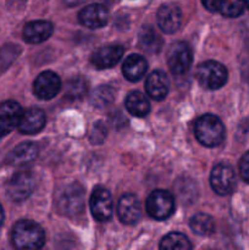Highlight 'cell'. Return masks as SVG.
<instances>
[{
	"label": "cell",
	"instance_id": "e0dca14e",
	"mask_svg": "<svg viewBox=\"0 0 249 250\" xmlns=\"http://www.w3.org/2000/svg\"><path fill=\"white\" fill-rule=\"evenodd\" d=\"M46 122V116L43 110L31 107L22 114L19 124V131L24 134H34L44 128Z\"/></svg>",
	"mask_w": 249,
	"mask_h": 250
},
{
	"label": "cell",
	"instance_id": "83f0119b",
	"mask_svg": "<svg viewBox=\"0 0 249 250\" xmlns=\"http://www.w3.org/2000/svg\"><path fill=\"white\" fill-rule=\"evenodd\" d=\"M106 133L107 128L104 122H97V124H94L92 132H90V142L93 144H102L106 138Z\"/></svg>",
	"mask_w": 249,
	"mask_h": 250
},
{
	"label": "cell",
	"instance_id": "ac0fdd59",
	"mask_svg": "<svg viewBox=\"0 0 249 250\" xmlns=\"http://www.w3.org/2000/svg\"><path fill=\"white\" fill-rule=\"evenodd\" d=\"M168 88H170V81L163 71H154L145 81L146 94L151 99L158 102L165 99L168 93Z\"/></svg>",
	"mask_w": 249,
	"mask_h": 250
},
{
	"label": "cell",
	"instance_id": "5bb4252c",
	"mask_svg": "<svg viewBox=\"0 0 249 250\" xmlns=\"http://www.w3.org/2000/svg\"><path fill=\"white\" fill-rule=\"evenodd\" d=\"M80 22L87 28H102L109 21V12L106 7L100 4H92L85 6L80 12Z\"/></svg>",
	"mask_w": 249,
	"mask_h": 250
},
{
	"label": "cell",
	"instance_id": "9c48e42d",
	"mask_svg": "<svg viewBox=\"0 0 249 250\" xmlns=\"http://www.w3.org/2000/svg\"><path fill=\"white\" fill-rule=\"evenodd\" d=\"M90 211L97 221H106L111 217L112 209H114V202L112 197L107 189L104 187H97L93 190L90 197Z\"/></svg>",
	"mask_w": 249,
	"mask_h": 250
},
{
	"label": "cell",
	"instance_id": "836d02e7",
	"mask_svg": "<svg viewBox=\"0 0 249 250\" xmlns=\"http://www.w3.org/2000/svg\"><path fill=\"white\" fill-rule=\"evenodd\" d=\"M4 219H5V216H4V210H2L1 205H0V226H1L2 222H4Z\"/></svg>",
	"mask_w": 249,
	"mask_h": 250
},
{
	"label": "cell",
	"instance_id": "d6986e66",
	"mask_svg": "<svg viewBox=\"0 0 249 250\" xmlns=\"http://www.w3.org/2000/svg\"><path fill=\"white\" fill-rule=\"evenodd\" d=\"M54 27L48 21H32L24 26L23 38L27 43L38 44L50 38Z\"/></svg>",
	"mask_w": 249,
	"mask_h": 250
},
{
	"label": "cell",
	"instance_id": "52a82bcc",
	"mask_svg": "<svg viewBox=\"0 0 249 250\" xmlns=\"http://www.w3.org/2000/svg\"><path fill=\"white\" fill-rule=\"evenodd\" d=\"M36 187V180L33 175L27 171L17 172L12 176L6 185V192L10 199L16 203L24 202L33 193Z\"/></svg>",
	"mask_w": 249,
	"mask_h": 250
},
{
	"label": "cell",
	"instance_id": "603a6c76",
	"mask_svg": "<svg viewBox=\"0 0 249 250\" xmlns=\"http://www.w3.org/2000/svg\"><path fill=\"white\" fill-rule=\"evenodd\" d=\"M160 250H192V246L185 234L172 232L161 239Z\"/></svg>",
	"mask_w": 249,
	"mask_h": 250
},
{
	"label": "cell",
	"instance_id": "3957f363",
	"mask_svg": "<svg viewBox=\"0 0 249 250\" xmlns=\"http://www.w3.org/2000/svg\"><path fill=\"white\" fill-rule=\"evenodd\" d=\"M85 193L84 188L78 183H72L63 187L56 198V205L61 214L66 216H77L84 209Z\"/></svg>",
	"mask_w": 249,
	"mask_h": 250
},
{
	"label": "cell",
	"instance_id": "d4e9b609",
	"mask_svg": "<svg viewBox=\"0 0 249 250\" xmlns=\"http://www.w3.org/2000/svg\"><path fill=\"white\" fill-rule=\"evenodd\" d=\"M115 92L109 85H102L93 92L90 103L97 107H105L114 102Z\"/></svg>",
	"mask_w": 249,
	"mask_h": 250
},
{
	"label": "cell",
	"instance_id": "6da1fadb",
	"mask_svg": "<svg viewBox=\"0 0 249 250\" xmlns=\"http://www.w3.org/2000/svg\"><path fill=\"white\" fill-rule=\"evenodd\" d=\"M11 241L16 250H42L45 243V234L38 224L22 220L12 229Z\"/></svg>",
	"mask_w": 249,
	"mask_h": 250
},
{
	"label": "cell",
	"instance_id": "f1b7e54d",
	"mask_svg": "<svg viewBox=\"0 0 249 250\" xmlns=\"http://www.w3.org/2000/svg\"><path fill=\"white\" fill-rule=\"evenodd\" d=\"M19 54V46L6 45L0 50V56H4V60L0 61V66H9L16 59Z\"/></svg>",
	"mask_w": 249,
	"mask_h": 250
},
{
	"label": "cell",
	"instance_id": "4fadbf2b",
	"mask_svg": "<svg viewBox=\"0 0 249 250\" xmlns=\"http://www.w3.org/2000/svg\"><path fill=\"white\" fill-rule=\"evenodd\" d=\"M182 23V12L175 4H165L158 11V24L165 33L171 34L178 31Z\"/></svg>",
	"mask_w": 249,
	"mask_h": 250
},
{
	"label": "cell",
	"instance_id": "ffe728a7",
	"mask_svg": "<svg viewBox=\"0 0 249 250\" xmlns=\"http://www.w3.org/2000/svg\"><path fill=\"white\" fill-rule=\"evenodd\" d=\"M146 67H148V63L143 56L138 55V54H132L124 60L122 72L127 80L131 82H137L144 77Z\"/></svg>",
	"mask_w": 249,
	"mask_h": 250
},
{
	"label": "cell",
	"instance_id": "e575fe53",
	"mask_svg": "<svg viewBox=\"0 0 249 250\" xmlns=\"http://www.w3.org/2000/svg\"><path fill=\"white\" fill-rule=\"evenodd\" d=\"M244 1H246V5L248 6V9H249V0H244Z\"/></svg>",
	"mask_w": 249,
	"mask_h": 250
},
{
	"label": "cell",
	"instance_id": "4316f807",
	"mask_svg": "<svg viewBox=\"0 0 249 250\" xmlns=\"http://www.w3.org/2000/svg\"><path fill=\"white\" fill-rule=\"evenodd\" d=\"M87 92V82L83 78L76 77L67 84V94L71 98H81Z\"/></svg>",
	"mask_w": 249,
	"mask_h": 250
},
{
	"label": "cell",
	"instance_id": "2e32d148",
	"mask_svg": "<svg viewBox=\"0 0 249 250\" xmlns=\"http://www.w3.org/2000/svg\"><path fill=\"white\" fill-rule=\"evenodd\" d=\"M38 155V146L33 142H26L15 146L6 158L10 166H26L33 163Z\"/></svg>",
	"mask_w": 249,
	"mask_h": 250
},
{
	"label": "cell",
	"instance_id": "277c9868",
	"mask_svg": "<svg viewBox=\"0 0 249 250\" xmlns=\"http://www.w3.org/2000/svg\"><path fill=\"white\" fill-rule=\"evenodd\" d=\"M227 70L217 61H205L197 70V80L205 89H219L227 82Z\"/></svg>",
	"mask_w": 249,
	"mask_h": 250
},
{
	"label": "cell",
	"instance_id": "30bf717a",
	"mask_svg": "<svg viewBox=\"0 0 249 250\" xmlns=\"http://www.w3.org/2000/svg\"><path fill=\"white\" fill-rule=\"evenodd\" d=\"M33 89L39 99H53L61 89L60 77L53 71H44L34 81Z\"/></svg>",
	"mask_w": 249,
	"mask_h": 250
},
{
	"label": "cell",
	"instance_id": "8fae6325",
	"mask_svg": "<svg viewBox=\"0 0 249 250\" xmlns=\"http://www.w3.org/2000/svg\"><path fill=\"white\" fill-rule=\"evenodd\" d=\"M22 114L23 111L20 104L14 100H7L0 104V138L19 127Z\"/></svg>",
	"mask_w": 249,
	"mask_h": 250
},
{
	"label": "cell",
	"instance_id": "7a4b0ae2",
	"mask_svg": "<svg viewBox=\"0 0 249 250\" xmlns=\"http://www.w3.org/2000/svg\"><path fill=\"white\" fill-rule=\"evenodd\" d=\"M194 134L200 144L212 148L220 146L225 139V127L217 116L204 115L195 121Z\"/></svg>",
	"mask_w": 249,
	"mask_h": 250
},
{
	"label": "cell",
	"instance_id": "f546056e",
	"mask_svg": "<svg viewBox=\"0 0 249 250\" xmlns=\"http://www.w3.org/2000/svg\"><path fill=\"white\" fill-rule=\"evenodd\" d=\"M192 182H187V180H182V183H177L176 188H177V195L180 198L181 202H190L194 200L193 195H197V190L195 192H188L187 188Z\"/></svg>",
	"mask_w": 249,
	"mask_h": 250
},
{
	"label": "cell",
	"instance_id": "7c38bea8",
	"mask_svg": "<svg viewBox=\"0 0 249 250\" xmlns=\"http://www.w3.org/2000/svg\"><path fill=\"white\" fill-rule=\"evenodd\" d=\"M117 215L124 224H137L142 217V205L138 198L133 194L122 195L117 204Z\"/></svg>",
	"mask_w": 249,
	"mask_h": 250
},
{
	"label": "cell",
	"instance_id": "8992f818",
	"mask_svg": "<svg viewBox=\"0 0 249 250\" xmlns=\"http://www.w3.org/2000/svg\"><path fill=\"white\" fill-rule=\"evenodd\" d=\"M192 50L185 42H176L168 48L167 65L173 75L181 76L187 72L192 65Z\"/></svg>",
	"mask_w": 249,
	"mask_h": 250
},
{
	"label": "cell",
	"instance_id": "1f68e13d",
	"mask_svg": "<svg viewBox=\"0 0 249 250\" xmlns=\"http://www.w3.org/2000/svg\"><path fill=\"white\" fill-rule=\"evenodd\" d=\"M203 5L205 6V9L209 10V11H219L220 4H221V0H202Z\"/></svg>",
	"mask_w": 249,
	"mask_h": 250
},
{
	"label": "cell",
	"instance_id": "cb8c5ba5",
	"mask_svg": "<svg viewBox=\"0 0 249 250\" xmlns=\"http://www.w3.org/2000/svg\"><path fill=\"white\" fill-rule=\"evenodd\" d=\"M190 229L194 233L199 234V236H209L214 232V220L208 214L199 212L190 220Z\"/></svg>",
	"mask_w": 249,
	"mask_h": 250
},
{
	"label": "cell",
	"instance_id": "9a60e30c",
	"mask_svg": "<svg viewBox=\"0 0 249 250\" xmlns=\"http://www.w3.org/2000/svg\"><path fill=\"white\" fill-rule=\"evenodd\" d=\"M124 55V48L119 44L102 46L92 56V63L97 68H109L116 65Z\"/></svg>",
	"mask_w": 249,
	"mask_h": 250
},
{
	"label": "cell",
	"instance_id": "4dcf8cb0",
	"mask_svg": "<svg viewBox=\"0 0 249 250\" xmlns=\"http://www.w3.org/2000/svg\"><path fill=\"white\" fill-rule=\"evenodd\" d=\"M239 173L242 178L249 183V151H247L239 161Z\"/></svg>",
	"mask_w": 249,
	"mask_h": 250
},
{
	"label": "cell",
	"instance_id": "44dd1931",
	"mask_svg": "<svg viewBox=\"0 0 249 250\" xmlns=\"http://www.w3.org/2000/svg\"><path fill=\"white\" fill-rule=\"evenodd\" d=\"M138 41L141 48L149 54L159 53L161 46H163V39L151 26L142 27L141 32H139Z\"/></svg>",
	"mask_w": 249,
	"mask_h": 250
},
{
	"label": "cell",
	"instance_id": "7402d4cb",
	"mask_svg": "<svg viewBox=\"0 0 249 250\" xmlns=\"http://www.w3.org/2000/svg\"><path fill=\"white\" fill-rule=\"evenodd\" d=\"M124 105H126L127 111L137 117L146 116L149 111H150V104H149L148 99L141 92L129 93L127 95Z\"/></svg>",
	"mask_w": 249,
	"mask_h": 250
},
{
	"label": "cell",
	"instance_id": "ba28073f",
	"mask_svg": "<svg viewBox=\"0 0 249 250\" xmlns=\"http://www.w3.org/2000/svg\"><path fill=\"white\" fill-rule=\"evenodd\" d=\"M210 183L214 192L219 195H227L232 193L236 187V175L233 168L225 164L216 165L210 175Z\"/></svg>",
	"mask_w": 249,
	"mask_h": 250
},
{
	"label": "cell",
	"instance_id": "484cf974",
	"mask_svg": "<svg viewBox=\"0 0 249 250\" xmlns=\"http://www.w3.org/2000/svg\"><path fill=\"white\" fill-rule=\"evenodd\" d=\"M246 1L244 0H221L219 12L226 17H238L243 14Z\"/></svg>",
	"mask_w": 249,
	"mask_h": 250
},
{
	"label": "cell",
	"instance_id": "d6a6232c",
	"mask_svg": "<svg viewBox=\"0 0 249 250\" xmlns=\"http://www.w3.org/2000/svg\"><path fill=\"white\" fill-rule=\"evenodd\" d=\"M85 0H63V2H65L67 6H77V5L82 4V2H84Z\"/></svg>",
	"mask_w": 249,
	"mask_h": 250
},
{
	"label": "cell",
	"instance_id": "5b68a950",
	"mask_svg": "<svg viewBox=\"0 0 249 250\" xmlns=\"http://www.w3.org/2000/svg\"><path fill=\"white\" fill-rule=\"evenodd\" d=\"M146 212L150 215L153 219L166 220L173 214L175 211V200L172 194L167 190L158 189L154 190L146 199Z\"/></svg>",
	"mask_w": 249,
	"mask_h": 250
}]
</instances>
